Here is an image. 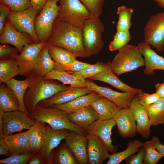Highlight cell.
I'll use <instances>...</instances> for the list:
<instances>
[{
	"mask_svg": "<svg viewBox=\"0 0 164 164\" xmlns=\"http://www.w3.org/2000/svg\"><path fill=\"white\" fill-rule=\"evenodd\" d=\"M26 113L20 110L4 112L2 117L4 136L24 129H29L35 123Z\"/></svg>",
	"mask_w": 164,
	"mask_h": 164,
	"instance_id": "11",
	"label": "cell"
},
{
	"mask_svg": "<svg viewBox=\"0 0 164 164\" xmlns=\"http://www.w3.org/2000/svg\"><path fill=\"white\" fill-rule=\"evenodd\" d=\"M48 0H29L32 6L41 10Z\"/></svg>",
	"mask_w": 164,
	"mask_h": 164,
	"instance_id": "53",
	"label": "cell"
},
{
	"mask_svg": "<svg viewBox=\"0 0 164 164\" xmlns=\"http://www.w3.org/2000/svg\"><path fill=\"white\" fill-rule=\"evenodd\" d=\"M3 138L9 147V156L32 151L28 130L16 134L4 136Z\"/></svg>",
	"mask_w": 164,
	"mask_h": 164,
	"instance_id": "23",
	"label": "cell"
},
{
	"mask_svg": "<svg viewBox=\"0 0 164 164\" xmlns=\"http://www.w3.org/2000/svg\"><path fill=\"white\" fill-rule=\"evenodd\" d=\"M118 51L110 62L111 68L117 76L145 66L144 58L137 46L128 44Z\"/></svg>",
	"mask_w": 164,
	"mask_h": 164,
	"instance_id": "4",
	"label": "cell"
},
{
	"mask_svg": "<svg viewBox=\"0 0 164 164\" xmlns=\"http://www.w3.org/2000/svg\"><path fill=\"white\" fill-rule=\"evenodd\" d=\"M46 127L44 123L36 121L35 124L28 130L30 149L34 152H39L44 141Z\"/></svg>",
	"mask_w": 164,
	"mask_h": 164,
	"instance_id": "29",
	"label": "cell"
},
{
	"mask_svg": "<svg viewBox=\"0 0 164 164\" xmlns=\"http://www.w3.org/2000/svg\"><path fill=\"white\" fill-rule=\"evenodd\" d=\"M27 164H44L46 163L39 151L34 153L28 161Z\"/></svg>",
	"mask_w": 164,
	"mask_h": 164,
	"instance_id": "49",
	"label": "cell"
},
{
	"mask_svg": "<svg viewBox=\"0 0 164 164\" xmlns=\"http://www.w3.org/2000/svg\"><path fill=\"white\" fill-rule=\"evenodd\" d=\"M19 68L15 58H9L0 60V84L5 83L19 75Z\"/></svg>",
	"mask_w": 164,
	"mask_h": 164,
	"instance_id": "32",
	"label": "cell"
},
{
	"mask_svg": "<svg viewBox=\"0 0 164 164\" xmlns=\"http://www.w3.org/2000/svg\"><path fill=\"white\" fill-rule=\"evenodd\" d=\"M42 78L45 80H57L64 85L69 84L71 86L87 87L85 79L65 71L53 70Z\"/></svg>",
	"mask_w": 164,
	"mask_h": 164,
	"instance_id": "28",
	"label": "cell"
},
{
	"mask_svg": "<svg viewBox=\"0 0 164 164\" xmlns=\"http://www.w3.org/2000/svg\"><path fill=\"white\" fill-rule=\"evenodd\" d=\"M91 64L79 61L76 59L66 64H60L54 62V70L65 71L70 73L80 71Z\"/></svg>",
	"mask_w": 164,
	"mask_h": 164,
	"instance_id": "41",
	"label": "cell"
},
{
	"mask_svg": "<svg viewBox=\"0 0 164 164\" xmlns=\"http://www.w3.org/2000/svg\"><path fill=\"white\" fill-rule=\"evenodd\" d=\"M87 87L97 93L121 108L130 107L136 94L129 93L118 92L106 87L99 86L92 81L87 80Z\"/></svg>",
	"mask_w": 164,
	"mask_h": 164,
	"instance_id": "14",
	"label": "cell"
},
{
	"mask_svg": "<svg viewBox=\"0 0 164 164\" xmlns=\"http://www.w3.org/2000/svg\"><path fill=\"white\" fill-rule=\"evenodd\" d=\"M131 38L129 30L117 31L109 45L110 51L119 50L128 44Z\"/></svg>",
	"mask_w": 164,
	"mask_h": 164,
	"instance_id": "39",
	"label": "cell"
},
{
	"mask_svg": "<svg viewBox=\"0 0 164 164\" xmlns=\"http://www.w3.org/2000/svg\"><path fill=\"white\" fill-rule=\"evenodd\" d=\"M29 76L31 80V84L26 92L24 101L26 108L30 114L33 112L40 101L51 97L68 87L44 80L33 72Z\"/></svg>",
	"mask_w": 164,
	"mask_h": 164,
	"instance_id": "2",
	"label": "cell"
},
{
	"mask_svg": "<svg viewBox=\"0 0 164 164\" xmlns=\"http://www.w3.org/2000/svg\"><path fill=\"white\" fill-rule=\"evenodd\" d=\"M51 164H79L74 154L65 143L59 144L53 153Z\"/></svg>",
	"mask_w": 164,
	"mask_h": 164,
	"instance_id": "34",
	"label": "cell"
},
{
	"mask_svg": "<svg viewBox=\"0 0 164 164\" xmlns=\"http://www.w3.org/2000/svg\"><path fill=\"white\" fill-rule=\"evenodd\" d=\"M145 42L162 52L164 46V15L158 13L151 15L144 29Z\"/></svg>",
	"mask_w": 164,
	"mask_h": 164,
	"instance_id": "9",
	"label": "cell"
},
{
	"mask_svg": "<svg viewBox=\"0 0 164 164\" xmlns=\"http://www.w3.org/2000/svg\"><path fill=\"white\" fill-rule=\"evenodd\" d=\"M137 96L138 102L146 107L155 103L161 98L156 92L149 94L143 92Z\"/></svg>",
	"mask_w": 164,
	"mask_h": 164,
	"instance_id": "45",
	"label": "cell"
},
{
	"mask_svg": "<svg viewBox=\"0 0 164 164\" xmlns=\"http://www.w3.org/2000/svg\"><path fill=\"white\" fill-rule=\"evenodd\" d=\"M110 62V60L107 63L97 62L80 71L71 73L85 79L89 78L109 68Z\"/></svg>",
	"mask_w": 164,
	"mask_h": 164,
	"instance_id": "38",
	"label": "cell"
},
{
	"mask_svg": "<svg viewBox=\"0 0 164 164\" xmlns=\"http://www.w3.org/2000/svg\"><path fill=\"white\" fill-rule=\"evenodd\" d=\"M156 2L158 5L161 8H164V0H154Z\"/></svg>",
	"mask_w": 164,
	"mask_h": 164,
	"instance_id": "55",
	"label": "cell"
},
{
	"mask_svg": "<svg viewBox=\"0 0 164 164\" xmlns=\"http://www.w3.org/2000/svg\"><path fill=\"white\" fill-rule=\"evenodd\" d=\"M11 9L9 6L8 5L3 3H0V34L3 33L5 27L6 18L9 14Z\"/></svg>",
	"mask_w": 164,
	"mask_h": 164,
	"instance_id": "48",
	"label": "cell"
},
{
	"mask_svg": "<svg viewBox=\"0 0 164 164\" xmlns=\"http://www.w3.org/2000/svg\"><path fill=\"white\" fill-rule=\"evenodd\" d=\"M87 143L88 164H102L110 154L104 142L93 135H86Z\"/></svg>",
	"mask_w": 164,
	"mask_h": 164,
	"instance_id": "16",
	"label": "cell"
},
{
	"mask_svg": "<svg viewBox=\"0 0 164 164\" xmlns=\"http://www.w3.org/2000/svg\"><path fill=\"white\" fill-rule=\"evenodd\" d=\"M5 83L16 96L20 103L19 110L26 113L29 115L30 114L26 108L24 101L26 92L30 87L31 84V81L29 77H26V79L23 80H18L13 78Z\"/></svg>",
	"mask_w": 164,
	"mask_h": 164,
	"instance_id": "31",
	"label": "cell"
},
{
	"mask_svg": "<svg viewBox=\"0 0 164 164\" xmlns=\"http://www.w3.org/2000/svg\"><path fill=\"white\" fill-rule=\"evenodd\" d=\"M90 105L96 112L99 119L102 120L113 119L117 113L121 108L100 95Z\"/></svg>",
	"mask_w": 164,
	"mask_h": 164,
	"instance_id": "26",
	"label": "cell"
},
{
	"mask_svg": "<svg viewBox=\"0 0 164 164\" xmlns=\"http://www.w3.org/2000/svg\"><path fill=\"white\" fill-rule=\"evenodd\" d=\"M54 61L50 56L47 43L39 54L36 67L33 72L42 77L54 70Z\"/></svg>",
	"mask_w": 164,
	"mask_h": 164,
	"instance_id": "30",
	"label": "cell"
},
{
	"mask_svg": "<svg viewBox=\"0 0 164 164\" xmlns=\"http://www.w3.org/2000/svg\"><path fill=\"white\" fill-rule=\"evenodd\" d=\"M162 12L163 13L164 15V11L163 12Z\"/></svg>",
	"mask_w": 164,
	"mask_h": 164,
	"instance_id": "56",
	"label": "cell"
},
{
	"mask_svg": "<svg viewBox=\"0 0 164 164\" xmlns=\"http://www.w3.org/2000/svg\"><path fill=\"white\" fill-rule=\"evenodd\" d=\"M59 0H48L36 16L35 29L39 42H46L51 34L54 23L57 17Z\"/></svg>",
	"mask_w": 164,
	"mask_h": 164,
	"instance_id": "7",
	"label": "cell"
},
{
	"mask_svg": "<svg viewBox=\"0 0 164 164\" xmlns=\"http://www.w3.org/2000/svg\"><path fill=\"white\" fill-rule=\"evenodd\" d=\"M146 108L151 126L164 124V98Z\"/></svg>",
	"mask_w": 164,
	"mask_h": 164,
	"instance_id": "36",
	"label": "cell"
},
{
	"mask_svg": "<svg viewBox=\"0 0 164 164\" xmlns=\"http://www.w3.org/2000/svg\"><path fill=\"white\" fill-rule=\"evenodd\" d=\"M40 9L32 6L25 10L14 12L10 11L7 19L12 25L21 33H26L34 43H40L36 33L34 23L38 13Z\"/></svg>",
	"mask_w": 164,
	"mask_h": 164,
	"instance_id": "8",
	"label": "cell"
},
{
	"mask_svg": "<svg viewBox=\"0 0 164 164\" xmlns=\"http://www.w3.org/2000/svg\"><path fill=\"white\" fill-rule=\"evenodd\" d=\"M136 46L144 59V73L153 75L155 70H164V58L157 54L150 45L143 42L138 43Z\"/></svg>",
	"mask_w": 164,
	"mask_h": 164,
	"instance_id": "19",
	"label": "cell"
},
{
	"mask_svg": "<svg viewBox=\"0 0 164 164\" xmlns=\"http://www.w3.org/2000/svg\"><path fill=\"white\" fill-rule=\"evenodd\" d=\"M134 12L132 8H128L125 5L119 7L117 13L119 19L116 26L117 31L129 30L132 25L131 18Z\"/></svg>",
	"mask_w": 164,
	"mask_h": 164,
	"instance_id": "37",
	"label": "cell"
},
{
	"mask_svg": "<svg viewBox=\"0 0 164 164\" xmlns=\"http://www.w3.org/2000/svg\"><path fill=\"white\" fill-rule=\"evenodd\" d=\"M0 3L6 4L11 11L19 12L27 10L32 7L29 0H0Z\"/></svg>",
	"mask_w": 164,
	"mask_h": 164,
	"instance_id": "43",
	"label": "cell"
},
{
	"mask_svg": "<svg viewBox=\"0 0 164 164\" xmlns=\"http://www.w3.org/2000/svg\"><path fill=\"white\" fill-rule=\"evenodd\" d=\"M0 43L2 44H11L20 52L26 44L32 43L30 38L18 31L8 20L5 22L4 31L0 36Z\"/></svg>",
	"mask_w": 164,
	"mask_h": 164,
	"instance_id": "21",
	"label": "cell"
},
{
	"mask_svg": "<svg viewBox=\"0 0 164 164\" xmlns=\"http://www.w3.org/2000/svg\"><path fill=\"white\" fill-rule=\"evenodd\" d=\"M143 145V142L138 140L131 141L127 144V148L120 152L109 155L107 164H119L131 155L138 152L139 148Z\"/></svg>",
	"mask_w": 164,
	"mask_h": 164,
	"instance_id": "33",
	"label": "cell"
},
{
	"mask_svg": "<svg viewBox=\"0 0 164 164\" xmlns=\"http://www.w3.org/2000/svg\"><path fill=\"white\" fill-rule=\"evenodd\" d=\"M145 154L143 164H156L164 156L155 148L151 140L143 142Z\"/></svg>",
	"mask_w": 164,
	"mask_h": 164,
	"instance_id": "40",
	"label": "cell"
},
{
	"mask_svg": "<svg viewBox=\"0 0 164 164\" xmlns=\"http://www.w3.org/2000/svg\"><path fill=\"white\" fill-rule=\"evenodd\" d=\"M80 0L94 16L101 15L104 0Z\"/></svg>",
	"mask_w": 164,
	"mask_h": 164,
	"instance_id": "44",
	"label": "cell"
},
{
	"mask_svg": "<svg viewBox=\"0 0 164 164\" xmlns=\"http://www.w3.org/2000/svg\"><path fill=\"white\" fill-rule=\"evenodd\" d=\"M29 117L35 121L47 123L53 129H67L86 135L84 130L69 120L67 113L56 108L44 107L38 104Z\"/></svg>",
	"mask_w": 164,
	"mask_h": 164,
	"instance_id": "3",
	"label": "cell"
},
{
	"mask_svg": "<svg viewBox=\"0 0 164 164\" xmlns=\"http://www.w3.org/2000/svg\"><path fill=\"white\" fill-rule=\"evenodd\" d=\"M134 117L137 123V133L145 138H148L151 135L149 118L146 107L141 104L138 101L136 94L131 103Z\"/></svg>",
	"mask_w": 164,
	"mask_h": 164,
	"instance_id": "20",
	"label": "cell"
},
{
	"mask_svg": "<svg viewBox=\"0 0 164 164\" xmlns=\"http://www.w3.org/2000/svg\"><path fill=\"white\" fill-rule=\"evenodd\" d=\"M93 91L87 87L70 86L66 89L40 101L38 104L42 107H48L53 105L60 104L70 102L79 97L90 94Z\"/></svg>",
	"mask_w": 164,
	"mask_h": 164,
	"instance_id": "17",
	"label": "cell"
},
{
	"mask_svg": "<svg viewBox=\"0 0 164 164\" xmlns=\"http://www.w3.org/2000/svg\"><path fill=\"white\" fill-rule=\"evenodd\" d=\"M155 92L161 98H164V80L163 82L155 84Z\"/></svg>",
	"mask_w": 164,
	"mask_h": 164,
	"instance_id": "52",
	"label": "cell"
},
{
	"mask_svg": "<svg viewBox=\"0 0 164 164\" xmlns=\"http://www.w3.org/2000/svg\"><path fill=\"white\" fill-rule=\"evenodd\" d=\"M4 112L0 109V138H3L4 137L3 131L2 117Z\"/></svg>",
	"mask_w": 164,
	"mask_h": 164,
	"instance_id": "54",
	"label": "cell"
},
{
	"mask_svg": "<svg viewBox=\"0 0 164 164\" xmlns=\"http://www.w3.org/2000/svg\"><path fill=\"white\" fill-rule=\"evenodd\" d=\"M65 139L66 144L74 154L79 164H87L88 159L86 135L70 131Z\"/></svg>",
	"mask_w": 164,
	"mask_h": 164,
	"instance_id": "18",
	"label": "cell"
},
{
	"mask_svg": "<svg viewBox=\"0 0 164 164\" xmlns=\"http://www.w3.org/2000/svg\"><path fill=\"white\" fill-rule=\"evenodd\" d=\"M57 18L75 26L82 28L84 21L94 16L80 0H59Z\"/></svg>",
	"mask_w": 164,
	"mask_h": 164,
	"instance_id": "6",
	"label": "cell"
},
{
	"mask_svg": "<svg viewBox=\"0 0 164 164\" xmlns=\"http://www.w3.org/2000/svg\"><path fill=\"white\" fill-rule=\"evenodd\" d=\"M19 101L13 91L5 83L0 85V109L5 112L19 110Z\"/></svg>",
	"mask_w": 164,
	"mask_h": 164,
	"instance_id": "27",
	"label": "cell"
},
{
	"mask_svg": "<svg viewBox=\"0 0 164 164\" xmlns=\"http://www.w3.org/2000/svg\"><path fill=\"white\" fill-rule=\"evenodd\" d=\"M100 95L93 91L91 93L81 96L70 102L58 105H53L50 107L56 108L67 113L77 111L90 105L97 99Z\"/></svg>",
	"mask_w": 164,
	"mask_h": 164,
	"instance_id": "24",
	"label": "cell"
},
{
	"mask_svg": "<svg viewBox=\"0 0 164 164\" xmlns=\"http://www.w3.org/2000/svg\"><path fill=\"white\" fill-rule=\"evenodd\" d=\"M67 118L70 122L83 130L99 119L96 112L90 105L77 111L67 113Z\"/></svg>",
	"mask_w": 164,
	"mask_h": 164,
	"instance_id": "25",
	"label": "cell"
},
{
	"mask_svg": "<svg viewBox=\"0 0 164 164\" xmlns=\"http://www.w3.org/2000/svg\"><path fill=\"white\" fill-rule=\"evenodd\" d=\"M90 80L102 81L109 84L122 92L138 94L143 92L141 89L132 87L123 83L117 77L110 67L90 78Z\"/></svg>",
	"mask_w": 164,
	"mask_h": 164,
	"instance_id": "22",
	"label": "cell"
},
{
	"mask_svg": "<svg viewBox=\"0 0 164 164\" xmlns=\"http://www.w3.org/2000/svg\"><path fill=\"white\" fill-rule=\"evenodd\" d=\"M47 43L65 49L77 57H88L83 44L82 28L73 26L57 17Z\"/></svg>",
	"mask_w": 164,
	"mask_h": 164,
	"instance_id": "1",
	"label": "cell"
},
{
	"mask_svg": "<svg viewBox=\"0 0 164 164\" xmlns=\"http://www.w3.org/2000/svg\"><path fill=\"white\" fill-rule=\"evenodd\" d=\"M19 52V50L15 47H12L6 44H1L0 45V59L15 57L18 54Z\"/></svg>",
	"mask_w": 164,
	"mask_h": 164,
	"instance_id": "46",
	"label": "cell"
},
{
	"mask_svg": "<svg viewBox=\"0 0 164 164\" xmlns=\"http://www.w3.org/2000/svg\"><path fill=\"white\" fill-rule=\"evenodd\" d=\"M46 42L32 43L26 44L20 53L14 58L18 64L19 75L28 77L35 70L39 54Z\"/></svg>",
	"mask_w": 164,
	"mask_h": 164,
	"instance_id": "10",
	"label": "cell"
},
{
	"mask_svg": "<svg viewBox=\"0 0 164 164\" xmlns=\"http://www.w3.org/2000/svg\"><path fill=\"white\" fill-rule=\"evenodd\" d=\"M145 154V150L143 146L139 149L136 154L131 155L125 159L126 164H143Z\"/></svg>",
	"mask_w": 164,
	"mask_h": 164,
	"instance_id": "47",
	"label": "cell"
},
{
	"mask_svg": "<svg viewBox=\"0 0 164 164\" xmlns=\"http://www.w3.org/2000/svg\"><path fill=\"white\" fill-rule=\"evenodd\" d=\"M82 29L83 44L87 56L98 54L104 45L102 36L105 29L99 16L86 20Z\"/></svg>",
	"mask_w": 164,
	"mask_h": 164,
	"instance_id": "5",
	"label": "cell"
},
{
	"mask_svg": "<svg viewBox=\"0 0 164 164\" xmlns=\"http://www.w3.org/2000/svg\"><path fill=\"white\" fill-rule=\"evenodd\" d=\"M35 152H29L9 156L0 160V164H26Z\"/></svg>",
	"mask_w": 164,
	"mask_h": 164,
	"instance_id": "42",
	"label": "cell"
},
{
	"mask_svg": "<svg viewBox=\"0 0 164 164\" xmlns=\"http://www.w3.org/2000/svg\"><path fill=\"white\" fill-rule=\"evenodd\" d=\"M113 119L121 137L131 138L137 133L136 121L130 107L120 109Z\"/></svg>",
	"mask_w": 164,
	"mask_h": 164,
	"instance_id": "15",
	"label": "cell"
},
{
	"mask_svg": "<svg viewBox=\"0 0 164 164\" xmlns=\"http://www.w3.org/2000/svg\"><path fill=\"white\" fill-rule=\"evenodd\" d=\"M70 131L68 129L55 130L48 125L43 144L39 152L46 164H51L53 150L65 139Z\"/></svg>",
	"mask_w": 164,
	"mask_h": 164,
	"instance_id": "13",
	"label": "cell"
},
{
	"mask_svg": "<svg viewBox=\"0 0 164 164\" xmlns=\"http://www.w3.org/2000/svg\"><path fill=\"white\" fill-rule=\"evenodd\" d=\"M116 125L114 119L94 121L86 128L84 131L86 135L91 134L97 136L105 144L109 152L111 154L117 152L118 147L112 144L111 136V131Z\"/></svg>",
	"mask_w": 164,
	"mask_h": 164,
	"instance_id": "12",
	"label": "cell"
},
{
	"mask_svg": "<svg viewBox=\"0 0 164 164\" xmlns=\"http://www.w3.org/2000/svg\"><path fill=\"white\" fill-rule=\"evenodd\" d=\"M47 44L49 54L54 62L66 64L76 59V55L68 50L47 43Z\"/></svg>",
	"mask_w": 164,
	"mask_h": 164,
	"instance_id": "35",
	"label": "cell"
},
{
	"mask_svg": "<svg viewBox=\"0 0 164 164\" xmlns=\"http://www.w3.org/2000/svg\"><path fill=\"white\" fill-rule=\"evenodd\" d=\"M151 141L155 149L164 157V145L160 142L158 137L153 136Z\"/></svg>",
	"mask_w": 164,
	"mask_h": 164,
	"instance_id": "50",
	"label": "cell"
},
{
	"mask_svg": "<svg viewBox=\"0 0 164 164\" xmlns=\"http://www.w3.org/2000/svg\"><path fill=\"white\" fill-rule=\"evenodd\" d=\"M9 148L3 138H0V155H8Z\"/></svg>",
	"mask_w": 164,
	"mask_h": 164,
	"instance_id": "51",
	"label": "cell"
}]
</instances>
